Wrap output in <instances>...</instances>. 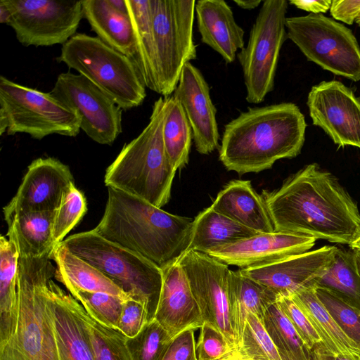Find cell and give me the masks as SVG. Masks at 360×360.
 Here are the masks:
<instances>
[{
    "label": "cell",
    "instance_id": "obj_20",
    "mask_svg": "<svg viewBox=\"0 0 360 360\" xmlns=\"http://www.w3.org/2000/svg\"><path fill=\"white\" fill-rule=\"evenodd\" d=\"M45 307L51 325L58 360H94L80 314L81 304L51 278Z\"/></svg>",
    "mask_w": 360,
    "mask_h": 360
},
{
    "label": "cell",
    "instance_id": "obj_48",
    "mask_svg": "<svg viewBox=\"0 0 360 360\" xmlns=\"http://www.w3.org/2000/svg\"><path fill=\"white\" fill-rule=\"evenodd\" d=\"M233 2L243 9L252 10L257 8L262 1L261 0H233Z\"/></svg>",
    "mask_w": 360,
    "mask_h": 360
},
{
    "label": "cell",
    "instance_id": "obj_2",
    "mask_svg": "<svg viewBox=\"0 0 360 360\" xmlns=\"http://www.w3.org/2000/svg\"><path fill=\"white\" fill-rule=\"evenodd\" d=\"M306 128L305 117L293 103L250 108L224 126L219 160L240 174L269 169L277 160L300 153Z\"/></svg>",
    "mask_w": 360,
    "mask_h": 360
},
{
    "label": "cell",
    "instance_id": "obj_56",
    "mask_svg": "<svg viewBox=\"0 0 360 360\" xmlns=\"http://www.w3.org/2000/svg\"><path fill=\"white\" fill-rule=\"evenodd\" d=\"M355 22L360 27V15L358 17Z\"/></svg>",
    "mask_w": 360,
    "mask_h": 360
},
{
    "label": "cell",
    "instance_id": "obj_39",
    "mask_svg": "<svg viewBox=\"0 0 360 360\" xmlns=\"http://www.w3.org/2000/svg\"><path fill=\"white\" fill-rule=\"evenodd\" d=\"M172 338L155 319L148 321L134 338L127 339L132 360H161Z\"/></svg>",
    "mask_w": 360,
    "mask_h": 360
},
{
    "label": "cell",
    "instance_id": "obj_13",
    "mask_svg": "<svg viewBox=\"0 0 360 360\" xmlns=\"http://www.w3.org/2000/svg\"><path fill=\"white\" fill-rule=\"evenodd\" d=\"M178 261L186 275L204 322L217 328L231 349L236 352L229 297V265L194 250L185 252Z\"/></svg>",
    "mask_w": 360,
    "mask_h": 360
},
{
    "label": "cell",
    "instance_id": "obj_50",
    "mask_svg": "<svg viewBox=\"0 0 360 360\" xmlns=\"http://www.w3.org/2000/svg\"><path fill=\"white\" fill-rule=\"evenodd\" d=\"M110 4L121 13L128 14L126 0H108Z\"/></svg>",
    "mask_w": 360,
    "mask_h": 360
},
{
    "label": "cell",
    "instance_id": "obj_12",
    "mask_svg": "<svg viewBox=\"0 0 360 360\" xmlns=\"http://www.w3.org/2000/svg\"><path fill=\"white\" fill-rule=\"evenodd\" d=\"M11 13L7 25L25 46L65 44L84 18L82 1L1 0Z\"/></svg>",
    "mask_w": 360,
    "mask_h": 360
},
{
    "label": "cell",
    "instance_id": "obj_16",
    "mask_svg": "<svg viewBox=\"0 0 360 360\" xmlns=\"http://www.w3.org/2000/svg\"><path fill=\"white\" fill-rule=\"evenodd\" d=\"M73 182L69 167L58 160H33L15 195L3 209L5 221L27 212L54 211Z\"/></svg>",
    "mask_w": 360,
    "mask_h": 360
},
{
    "label": "cell",
    "instance_id": "obj_43",
    "mask_svg": "<svg viewBox=\"0 0 360 360\" xmlns=\"http://www.w3.org/2000/svg\"><path fill=\"white\" fill-rule=\"evenodd\" d=\"M150 321L146 306L139 300L129 298L122 304L117 329L127 338L135 337Z\"/></svg>",
    "mask_w": 360,
    "mask_h": 360
},
{
    "label": "cell",
    "instance_id": "obj_17",
    "mask_svg": "<svg viewBox=\"0 0 360 360\" xmlns=\"http://www.w3.org/2000/svg\"><path fill=\"white\" fill-rule=\"evenodd\" d=\"M338 249L335 245H325L267 264L240 269V271L278 296H290L314 284L331 264Z\"/></svg>",
    "mask_w": 360,
    "mask_h": 360
},
{
    "label": "cell",
    "instance_id": "obj_57",
    "mask_svg": "<svg viewBox=\"0 0 360 360\" xmlns=\"http://www.w3.org/2000/svg\"><path fill=\"white\" fill-rule=\"evenodd\" d=\"M234 359H235V352H234L233 360H234Z\"/></svg>",
    "mask_w": 360,
    "mask_h": 360
},
{
    "label": "cell",
    "instance_id": "obj_27",
    "mask_svg": "<svg viewBox=\"0 0 360 360\" xmlns=\"http://www.w3.org/2000/svg\"><path fill=\"white\" fill-rule=\"evenodd\" d=\"M54 211L32 212L7 222L6 236L16 247L21 258H41L51 255L56 247L52 238Z\"/></svg>",
    "mask_w": 360,
    "mask_h": 360
},
{
    "label": "cell",
    "instance_id": "obj_36",
    "mask_svg": "<svg viewBox=\"0 0 360 360\" xmlns=\"http://www.w3.org/2000/svg\"><path fill=\"white\" fill-rule=\"evenodd\" d=\"M315 291L340 328L360 349V307L339 292L316 283Z\"/></svg>",
    "mask_w": 360,
    "mask_h": 360
},
{
    "label": "cell",
    "instance_id": "obj_30",
    "mask_svg": "<svg viewBox=\"0 0 360 360\" xmlns=\"http://www.w3.org/2000/svg\"><path fill=\"white\" fill-rule=\"evenodd\" d=\"M135 40L133 61L145 86L156 92V70L150 0H126Z\"/></svg>",
    "mask_w": 360,
    "mask_h": 360
},
{
    "label": "cell",
    "instance_id": "obj_14",
    "mask_svg": "<svg viewBox=\"0 0 360 360\" xmlns=\"http://www.w3.org/2000/svg\"><path fill=\"white\" fill-rule=\"evenodd\" d=\"M50 93L77 114L93 141L112 145L122 132V109L84 76L61 73Z\"/></svg>",
    "mask_w": 360,
    "mask_h": 360
},
{
    "label": "cell",
    "instance_id": "obj_9",
    "mask_svg": "<svg viewBox=\"0 0 360 360\" xmlns=\"http://www.w3.org/2000/svg\"><path fill=\"white\" fill-rule=\"evenodd\" d=\"M195 0H150L156 93H174L184 65L197 58L193 39Z\"/></svg>",
    "mask_w": 360,
    "mask_h": 360
},
{
    "label": "cell",
    "instance_id": "obj_15",
    "mask_svg": "<svg viewBox=\"0 0 360 360\" xmlns=\"http://www.w3.org/2000/svg\"><path fill=\"white\" fill-rule=\"evenodd\" d=\"M307 105L314 125L322 129L339 147L360 149V100L337 80L314 85Z\"/></svg>",
    "mask_w": 360,
    "mask_h": 360
},
{
    "label": "cell",
    "instance_id": "obj_24",
    "mask_svg": "<svg viewBox=\"0 0 360 360\" xmlns=\"http://www.w3.org/2000/svg\"><path fill=\"white\" fill-rule=\"evenodd\" d=\"M49 257L56 264L55 278L70 293L75 290L101 292L124 300L131 298L102 271L71 252L61 243L54 248Z\"/></svg>",
    "mask_w": 360,
    "mask_h": 360
},
{
    "label": "cell",
    "instance_id": "obj_25",
    "mask_svg": "<svg viewBox=\"0 0 360 360\" xmlns=\"http://www.w3.org/2000/svg\"><path fill=\"white\" fill-rule=\"evenodd\" d=\"M82 10L98 38L133 60L135 40L129 14L116 10L108 0H82Z\"/></svg>",
    "mask_w": 360,
    "mask_h": 360
},
{
    "label": "cell",
    "instance_id": "obj_53",
    "mask_svg": "<svg viewBox=\"0 0 360 360\" xmlns=\"http://www.w3.org/2000/svg\"><path fill=\"white\" fill-rule=\"evenodd\" d=\"M234 352H232L231 354L221 358V359H217V360H233V355H234Z\"/></svg>",
    "mask_w": 360,
    "mask_h": 360
},
{
    "label": "cell",
    "instance_id": "obj_51",
    "mask_svg": "<svg viewBox=\"0 0 360 360\" xmlns=\"http://www.w3.org/2000/svg\"><path fill=\"white\" fill-rule=\"evenodd\" d=\"M349 246L352 250L360 255V229Z\"/></svg>",
    "mask_w": 360,
    "mask_h": 360
},
{
    "label": "cell",
    "instance_id": "obj_40",
    "mask_svg": "<svg viewBox=\"0 0 360 360\" xmlns=\"http://www.w3.org/2000/svg\"><path fill=\"white\" fill-rule=\"evenodd\" d=\"M70 294L94 319L117 329L124 299L101 292L75 290Z\"/></svg>",
    "mask_w": 360,
    "mask_h": 360
},
{
    "label": "cell",
    "instance_id": "obj_41",
    "mask_svg": "<svg viewBox=\"0 0 360 360\" xmlns=\"http://www.w3.org/2000/svg\"><path fill=\"white\" fill-rule=\"evenodd\" d=\"M276 302L309 349L322 344L321 338L307 314L291 296L279 295Z\"/></svg>",
    "mask_w": 360,
    "mask_h": 360
},
{
    "label": "cell",
    "instance_id": "obj_7",
    "mask_svg": "<svg viewBox=\"0 0 360 360\" xmlns=\"http://www.w3.org/2000/svg\"><path fill=\"white\" fill-rule=\"evenodd\" d=\"M55 273L49 255L20 257L15 319L9 329L0 333V360H43L45 291Z\"/></svg>",
    "mask_w": 360,
    "mask_h": 360
},
{
    "label": "cell",
    "instance_id": "obj_31",
    "mask_svg": "<svg viewBox=\"0 0 360 360\" xmlns=\"http://www.w3.org/2000/svg\"><path fill=\"white\" fill-rule=\"evenodd\" d=\"M162 140L165 152L175 169L184 167L189 160L193 132L181 103L172 95L167 96Z\"/></svg>",
    "mask_w": 360,
    "mask_h": 360
},
{
    "label": "cell",
    "instance_id": "obj_46",
    "mask_svg": "<svg viewBox=\"0 0 360 360\" xmlns=\"http://www.w3.org/2000/svg\"><path fill=\"white\" fill-rule=\"evenodd\" d=\"M289 4L312 14H323L330 10L332 0H290Z\"/></svg>",
    "mask_w": 360,
    "mask_h": 360
},
{
    "label": "cell",
    "instance_id": "obj_4",
    "mask_svg": "<svg viewBox=\"0 0 360 360\" xmlns=\"http://www.w3.org/2000/svg\"><path fill=\"white\" fill-rule=\"evenodd\" d=\"M167 108V96H160L154 102L146 127L122 147L104 176L108 188L122 191L159 208L170 199L176 172L162 140Z\"/></svg>",
    "mask_w": 360,
    "mask_h": 360
},
{
    "label": "cell",
    "instance_id": "obj_3",
    "mask_svg": "<svg viewBox=\"0 0 360 360\" xmlns=\"http://www.w3.org/2000/svg\"><path fill=\"white\" fill-rule=\"evenodd\" d=\"M102 219L93 229L103 238L163 269L187 250L193 219L175 215L108 187Z\"/></svg>",
    "mask_w": 360,
    "mask_h": 360
},
{
    "label": "cell",
    "instance_id": "obj_35",
    "mask_svg": "<svg viewBox=\"0 0 360 360\" xmlns=\"http://www.w3.org/2000/svg\"><path fill=\"white\" fill-rule=\"evenodd\" d=\"M80 314L94 360H132L124 335L98 322L82 304Z\"/></svg>",
    "mask_w": 360,
    "mask_h": 360
},
{
    "label": "cell",
    "instance_id": "obj_55",
    "mask_svg": "<svg viewBox=\"0 0 360 360\" xmlns=\"http://www.w3.org/2000/svg\"><path fill=\"white\" fill-rule=\"evenodd\" d=\"M234 360H241L240 359V357L238 356V355L236 352H235V359H234Z\"/></svg>",
    "mask_w": 360,
    "mask_h": 360
},
{
    "label": "cell",
    "instance_id": "obj_28",
    "mask_svg": "<svg viewBox=\"0 0 360 360\" xmlns=\"http://www.w3.org/2000/svg\"><path fill=\"white\" fill-rule=\"evenodd\" d=\"M290 296L307 314L328 353L360 360V349L340 328L320 301L315 291V283Z\"/></svg>",
    "mask_w": 360,
    "mask_h": 360
},
{
    "label": "cell",
    "instance_id": "obj_45",
    "mask_svg": "<svg viewBox=\"0 0 360 360\" xmlns=\"http://www.w3.org/2000/svg\"><path fill=\"white\" fill-rule=\"evenodd\" d=\"M329 11L336 21L352 25L360 15V0H333Z\"/></svg>",
    "mask_w": 360,
    "mask_h": 360
},
{
    "label": "cell",
    "instance_id": "obj_58",
    "mask_svg": "<svg viewBox=\"0 0 360 360\" xmlns=\"http://www.w3.org/2000/svg\"><path fill=\"white\" fill-rule=\"evenodd\" d=\"M358 98H359V99L360 100V96H359Z\"/></svg>",
    "mask_w": 360,
    "mask_h": 360
},
{
    "label": "cell",
    "instance_id": "obj_54",
    "mask_svg": "<svg viewBox=\"0 0 360 360\" xmlns=\"http://www.w3.org/2000/svg\"><path fill=\"white\" fill-rule=\"evenodd\" d=\"M357 260H358V264H359V271H360V255L359 254H357Z\"/></svg>",
    "mask_w": 360,
    "mask_h": 360
},
{
    "label": "cell",
    "instance_id": "obj_52",
    "mask_svg": "<svg viewBox=\"0 0 360 360\" xmlns=\"http://www.w3.org/2000/svg\"><path fill=\"white\" fill-rule=\"evenodd\" d=\"M326 360H354L343 355H332L327 352Z\"/></svg>",
    "mask_w": 360,
    "mask_h": 360
},
{
    "label": "cell",
    "instance_id": "obj_26",
    "mask_svg": "<svg viewBox=\"0 0 360 360\" xmlns=\"http://www.w3.org/2000/svg\"><path fill=\"white\" fill-rule=\"evenodd\" d=\"M229 288L238 350L248 315L254 314L263 323L267 309L276 302L278 295L266 286L244 276L240 270L230 271Z\"/></svg>",
    "mask_w": 360,
    "mask_h": 360
},
{
    "label": "cell",
    "instance_id": "obj_19",
    "mask_svg": "<svg viewBox=\"0 0 360 360\" xmlns=\"http://www.w3.org/2000/svg\"><path fill=\"white\" fill-rule=\"evenodd\" d=\"M172 96L179 101L186 115L196 150L208 155L218 148L217 109L210 86L200 70L191 62L184 65Z\"/></svg>",
    "mask_w": 360,
    "mask_h": 360
},
{
    "label": "cell",
    "instance_id": "obj_34",
    "mask_svg": "<svg viewBox=\"0 0 360 360\" xmlns=\"http://www.w3.org/2000/svg\"><path fill=\"white\" fill-rule=\"evenodd\" d=\"M264 326L284 360H312L309 349L276 302L267 309Z\"/></svg>",
    "mask_w": 360,
    "mask_h": 360
},
{
    "label": "cell",
    "instance_id": "obj_44",
    "mask_svg": "<svg viewBox=\"0 0 360 360\" xmlns=\"http://www.w3.org/2000/svg\"><path fill=\"white\" fill-rule=\"evenodd\" d=\"M195 330L187 329L172 338L161 360H198Z\"/></svg>",
    "mask_w": 360,
    "mask_h": 360
},
{
    "label": "cell",
    "instance_id": "obj_33",
    "mask_svg": "<svg viewBox=\"0 0 360 360\" xmlns=\"http://www.w3.org/2000/svg\"><path fill=\"white\" fill-rule=\"evenodd\" d=\"M315 283L339 292L360 307V271L356 252L338 248L331 264Z\"/></svg>",
    "mask_w": 360,
    "mask_h": 360
},
{
    "label": "cell",
    "instance_id": "obj_22",
    "mask_svg": "<svg viewBox=\"0 0 360 360\" xmlns=\"http://www.w3.org/2000/svg\"><path fill=\"white\" fill-rule=\"evenodd\" d=\"M195 13L201 41L217 52L226 63H233L245 46L244 30L236 22L224 0H199Z\"/></svg>",
    "mask_w": 360,
    "mask_h": 360
},
{
    "label": "cell",
    "instance_id": "obj_1",
    "mask_svg": "<svg viewBox=\"0 0 360 360\" xmlns=\"http://www.w3.org/2000/svg\"><path fill=\"white\" fill-rule=\"evenodd\" d=\"M262 196L275 231L349 245L360 229L356 203L331 173L306 165Z\"/></svg>",
    "mask_w": 360,
    "mask_h": 360
},
{
    "label": "cell",
    "instance_id": "obj_5",
    "mask_svg": "<svg viewBox=\"0 0 360 360\" xmlns=\"http://www.w3.org/2000/svg\"><path fill=\"white\" fill-rule=\"evenodd\" d=\"M57 60L86 77L122 110L139 106L146 97L133 60L97 37L75 34L62 46Z\"/></svg>",
    "mask_w": 360,
    "mask_h": 360
},
{
    "label": "cell",
    "instance_id": "obj_42",
    "mask_svg": "<svg viewBox=\"0 0 360 360\" xmlns=\"http://www.w3.org/2000/svg\"><path fill=\"white\" fill-rule=\"evenodd\" d=\"M195 350L198 360H217L233 352L224 335L207 322L200 328Z\"/></svg>",
    "mask_w": 360,
    "mask_h": 360
},
{
    "label": "cell",
    "instance_id": "obj_32",
    "mask_svg": "<svg viewBox=\"0 0 360 360\" xmlns=\"http://www.w3.org/2000/svg\"><path fill=\"white\" fill-rule=\"evenodd\" d=\"M20 255L5 236L0 237V333L13 324L18 302Z\"/></svg>",
    "mask_w": 360,
    "mask_h": 360
},
{
    "label": "cell",
    "instance_id": "obj_11",
    "mask_svg": "<svg viewBox=\"0 0 360 360\" xmlns=\"http://www.w3.org/2000/svg\"><path fill=\"white\" fill-rule=\"evenodd\" d=\"M288 6L286 0L262 1L248 44L237 54L249 103H262L274 89L280 51L288 38Z\"/></svg>",
    "mask_w": 360,
    "mask_h": 360
},
{
    "label": "cell",
    "instance_id": "obj_8",
    "mask_svg": "<svg viewBox=\"0 0 360 360\" xmlns=\"http://www.w3.org/2000/svg\"><path fill=\"white\" fill-rule=\"evenodd\" d=\"M80 124L77 114L50 92L0 77V135L25 133L38 140L54 134L75 137Z\"/></svg>",
    "mask_w": 360,
    "mask_h": 360
},
{
    "label": "cell",
    "instance_id": "obj_10",
    "mask_svg": "<svg viewBox=\"0 0 360 360\" xmlns=\"http://www.w3.org/2000/svg\"><path fill=\"white\" fill-rule=\"evenodd\" d=\"M288 38L309 61L333 74L360 80V46L352 31L323 14L286 18Z\"/></svg>",
    "mask_w": 360,
    "mask_h": 360
},
{
    "label": "cell",
    "instance_id": "obj_18",
    "mask_svg": "<svg viewBox=\"0 0 360 360\" xmlns=\"http://www.w3.org/2000/svg\"><path fill=\"white\" fill-rule=\"evenodd\" d=\"M316 240L307 235L274 231L213 248L205 254L227 265L245 269L307 252Z\"/></svg>",
    "mask_w": 360,
    "mask_h": 360
},
{
    "label": "cell",
    "instance_id": "obj_23",
    "mask_svg": "<svg viewBox=\"0 0 360 360\" xmlns=\"http://www.w3.org/2000/svg\"><path fill=\"white\" fill-rule=\"evenodd\" d=\"M210 207L259 233L274 231L264 199L250 181H231L218 193Z\"/></svg>",
    "mask_w": 360,
    "mask_h": 360
},
{
    "label": "cell",
    "instance_id": "obj_47",
    "mask_svg": "<svg viewBox=\"0 0 360 360\" xmlns=\"http://www.w3.org/2000/svg\"><path fill=\"white\" fill-rule=\"evenodd\" d=\"M327 351L322 344L315 345L312 349V360H326Z\"/></svg>",
    "mask_w": 360,
    "mask_h": 360
},
{
    "label": "cell",
    "instance_id": "obj_21",
    "mask_svg": "<svg viewBox=\"0 0 360 360\" xmlns=\"http://www.w3.org/2000/svg\"><path fill=\"white\" fill-rule=\"evenodd\" d=\"M163 281L153 319L173 338L190 328H200L204 321L179 261L162 269Z\"/></svg>",
    "mask_w": 360,
    "mask_h": 360
},
{
    "label": "cell",
    "instance_id": "obj_49",
    "mask_svg": "<svg viewBox=\"0 0 360 360\" xmlns=\"http://www.w3.org/2000/svg\"><path fill=\"white\" fill-rule=\"evenodd\" d=\"M11 19V13L7 6L0 1V22L8 25Z\"/></svg>",
    "mask_w": 360,
    "mask_h": 360
},
{
    "label": "cell",
    "instance_id": "obj_6",
    "mask_svg": "<svg viewBox=\"0 0 360 360\" xmlns=\"http://www.w3.org/2000/svg\"><path fill=\"white\" fill-rule=\"evenodd\" d=\"M60 243L102 271L131 298L143 302L150 321L153 319L162 285V269L93 229L71 235Z\"/></svg>",
    "mask_w": 360,
    "mask_h": 360
},
{
    "label": "cell",
    "instance_id": "obj_38",
    "mask_svg": "<svg viewBox=\"0 0 360 360\" xmlns=\"http://www.w3.org/2000/svg\"><path fill=\"white\" fill-rule=\"evenodd\" d=\"M87 211L84 193L72 183L64 193L58 207L54 210L52 238L56 246L81 221Z\"/></svg>",
    "mask_w": 360,
    "mask_h": 360
},
{
    "label": "cell",
    "instance_id": "obj_37",
    "mask_svg": "<svg viewBox=\"0 0 360 360\" xmlns=\"http://www.w3.org/2000/svg\"><path fill=\"white\" fill-rule=\"evenodd\" d=\"M236 352L244 360H284L264 324L252 314L248 315L240 346Z\"/></svg>",
    "mask_w": 360,
    "mask_h": 360
},
{
    "label": "cell",
    "instance_id": "obj_29",
    "mask_svg": "<svg viewBox=\"0 0 360 360\" xmlns=\"http://www.w3.org/2000/svg\"><path fill=\"white\" fill-rule=\"evenodd\" d=\"M258 233L210 207L200 212L193 220L186 251L205 253L213 248Z\"/></svg>",
    "mask_w": 360,
    "mask_h": 360
}]
</instances>
